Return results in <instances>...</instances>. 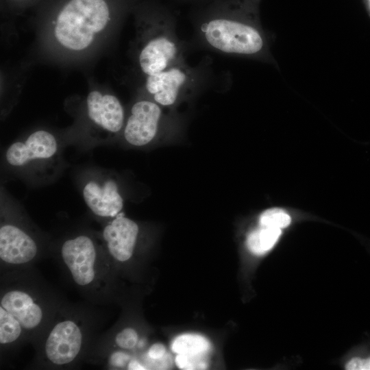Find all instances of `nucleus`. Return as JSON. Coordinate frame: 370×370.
<instances>
[{
  "mask_svg": "<svg viewBox=\"0 0 370 370\" xmlns=\"http://www.w3.org/2000/svg\"><path fill=\"white\" fill-rule=\"evenodd\" d=\"M110 22L105 0H69L43 30V38L55 54L80 57L90 53L106 36Z\"/></svg>",
  "mask_w": 370,
  "mask_h": 370,
  "instance_id": "obj_1",
  "label": "nucleus"
},
{
  "mask_svg": "<svg viewBox=\"0 0 370 370\" xmlns=\"http://www.w3.org/2000/svg\"><path fill=\"white\" fill-rule=\"evenodd\" d=\"M59 147L53 133L36 130L12 143L5 152V161L8 167L18 173H42L58 162Z\"/></svg>",
  "mask_w": 370,
  "mask_h": 370,
  "instance_id": "obj_2",
  "label": "nucleus"
},
{
  "mask_svg": "<svg viewBox=\"0 0 370 370\" xmlns=\"http://www.w3.org/2000/svg\"><path fill=\"white\" fill-rule=\"evenodd\" d=\"M125 111L120 100L106 90H90L84 103L82 126L85 134L95 142L108 141L122 132Z\"/></svg>",
  "mask_w": 370,
  "mask_h": 370,
  "instance_id": "obj_3",
  "label": "nucleus"
},
{
  "mask_svg": "<svg viewBox=\"0 0 370 370\" xmlns=\"http://www.w3.org/2000/svg\"><path fill=\"white\" fill-rule=\"evenodd\" d=\"M204 39L220 52L251 55L260 51L263 39L254 27L234 20L219 18L202 24Z\"/></svg>",
  "mask_w": 370,
  "mask_h": 370,
  "instance_id": "obj_4",
  "label": "nucleus"
},
{
  "mask_svg": "<svg viewBox=\"0 0 370 370\" xmlns=\"http://www.w3.org/2000/svg\"><path fill=\"white\" fill-rule=\"evenodd\" d=\"M136 62L140 72L151 75L182 62L180 45L169 29H138Z\"/></svg>",
  "mask_w": 370,
  "mask_h": 370,
  "instance_id": "obj_5",
  "label": "nucleus"
},
{
  "mask_svg": "<svg viewBox=\"0 0 370 370\" xmlns=\"http://www.w3.org/2000/svg\"><path fill=\"white\" fill-rule=\"evenodd\" d=\"M84 201L91 212L102 218H114L123 208L124 201L115 180L107 173L88 175L82 186Z\"/></svg>",
  "mask_w": 370,
  "mask_h": 370,
  "instance_id": "obj_6",
  "label": "nucleus"
},
{
  "mask_svg": "<svg viewBox=\"0 0 370 370\" xmlns=\"http://www.w3.org/2000/svg\"><path fill=\"white\" fill-rule=\"evenodd\" d=\"M162 116L160 106L149 99H141L132 105L122 131L125 140L134 147H143L156 136Z\"/></svg>",
  "mask_w": 370,
  "mask_h": 370,
  "instance_id": "obj_7",
  "label": "nucleus"
},
{
  "mask_svg": "<svg viewBox=\"0 0 370 370\" xmlns=\"http://www.w3.org/2000/svg\"><path fill=\"white\" fill-rule=\"evenodd\" d=\"M193 75L184 63L145 77L144 88L151 99L160 106L175 104L180 95L191 85Z\"/></svg>",
  "mask_w": 370,
  "mask_h": 370,
  "instance_id": "obj_8",
  "label": "nucleus"
},
{
  "mask_svg": "<svg viewBox=\"0 0 370 370\" xmlns=\"http://www.w3.org/2000/svg\"><path fill=\"white\" fill-rule=\"evenodd\" d=\"M61 254L76 284L86 286L95 277L96 245L86 235L66 240L62 245Z\"/></svg>",
  "mask_w": 370,
  "mask_h": 370,
  "instance_id": "obj_9",
  "label": "nucleus"
},
{
  "mask_svg": "<svg viewBox=\"0 0 370 370\" xmlns=\"http://www.w3.org/2000/svg\"><path fill=\"white\" fill-rule=\"evenodd\" d=\"M82 335L77 325L71 320L57 323L49 333L45 354L53 364L64 365L73 361L79 353Z\"/></svg>",
  "mask_w": 370,
  "mask_h": 370,
  "instance_id": "obj_10",
  "label": "nucleus"
},
{
  "mask_svg": "<svg viewBox=\"0 0 370 370\" xmlns=\"http://www.w3.org/2000/svg\"><path fill=\"white\" fill-rule=\"evenodd\" d=\"M138 233L137 223L120 212L106 225L102 236L110 254L119 262H125L133 255Z\"/></svg>",
  "mask_w": 370,
  "mask_h": 370,
  "instance_id": "obj_11",
  "label": "nucleus"
},
{
  "mask_svg": "<svg viewBox=\"0 0 370 370\" xmlns=\"http://www.w3.org/2000/svg\"><path fill=\"white\" fill-rule=\"evenodd\" d=\"M38 247L34 239L19 226L10 223L0 227V258L7 263L18 264L31 261Z\"/></svg>",
  "mask_w": 370,
  "mask_h": 370,
  "instance_id": "obj_12",
  "label": "nucleus"
},
{
  "mask_svg": "<svg viewBox=\"0 0 370 370\" xmlns=\"http://www.w3.org/2000/svg\"><path fill=\"white\" fill-rule=\"evenodd\" d=\"M11 313L25 329L37 327L42 319V311L27 293L14 290L7 292L1 299V306Z\"/></svg>",
  "mask_w": 370,
  "mask_h": 370,
  "instance_id": "obj_13",
  "label": "nucleus"
},
{
  "mask_svg": "<svg viewBox=\"0 0 370 370\" xmlns=\"http://www.w3.org/2000/svg\"><path fill=\"white\" fill-rule=\"evenodd\" d=\"M280 234V228L260 225L248 235L247 248L254 254H264L274 246Z\"/></svg>",
  "mask_w": 370,
  "mask_h": 370,
  "instance_id": "obj_14",
  "label": "nucleus"
},
{
  "mask_svg": "<svg viewBox=\"0 0 370 370\" xmlns=\"http://www.w3.org/2000/svg\"><path fill=\"white\" fill-rule=\"evenodd\" d=\"M171 348L177 354L206 355L210 349V344L201 335L185 334L174 339Z\"/></svg>",
  "mask_w": 370,
  "mask_h": 370,
  "instance_id": "obj_15",
  "label": "nucleus"
},
{
  "mask_svg": "<svg viewBox=\"0 0 370 370\" xmlns=\"http://www.w3.org/2000/svg\"><path fill=\"white\" fill-rule=\"evenodd\" d=\"M22 325L11 313L0 306V343L8 344L21 335Z\"/></svg>",
  "mask_w": 370,
  "mask_h": 370,
  "instance_id": "obj_16",
  "label": "nucleus"
},
{
  "mask_svg": "<svg viewBox=\"0 0 370 370\" xmlns=\"http://www.w3.org/2000/svg\"><path fill=\"white\" fill-rule=\"evenodd\" d=\"M262 226L284 228L291 223L290 216L280 208H271L262 213L259 219Z\"/></svg>",
  "mask_w": 370,
  "mask_h": 370,
  "instance_id": "obj_17",
  "label": "nucleus"
},
{
  "mask_svg": "<svg viewBox=\"0 0 370 370\" xmlns=\"http://www.w3.org/2000/svg\"><path fill=\"white\" fill-rule=\"evenodd\" d=\"M205 356L177 354L175 358V363L181 369H205L207 368Z\"/></svg>",
  "mask_w": 370,
  "mask_h": 370,
  "instance_id": "obj_18",
  "label": "nucleus"
},
{
  "mask_svg": "<svg viewBox=\"0 0 370 370\" xmlns=\"http://www.w3.org/2000/svg\"><path fill=\"white\" fill-rule=\"evenodd\" d=\"M138 341V334L131 328L123 329L115 338L116 345L125 349H131L135 347Z\"/></svg>",
  "mask_w": 370,
  "mask_h": 370,
  "instance_id": "obj_19",
  "label": "nucleus"
},
{
  "mask_svg": "<svg viewBox=\"0 0 370 370\" xmlns=\"http://www.w3.org/2000/svg\"><path fill=\"white\" fill-rule=\"evenodd\" d=\"M348 370H370V358L362 359L354 358L346 365Z\"/></svg>",
  "mask_w": 370,
  "mask_h": 370,
  "instance_id": "obj_20",
  "label": "nucleus"
},
{
  "mask_svg": "<svg viewBox=\"0 0 370 370\" xmlns=\"http://www.w3.org/2000/svg\"><path fill=\"white\" fill-rule=\"evenodd\" d=\"M166 354V348L161 343L153 344L149 349L148 356L154 360H160Z\"/></svg>",
  "mask_w": 370,
  "mask_h": 370,
  "instance_id": "obj_21",
  "label": "nucleus"
},
{
  "mask_svg": "<svg viewBox=\"0 0 370 370\" xmlns=\"http://www.w3.org/2000/svg\"><path fill=\"white\" fill-rule=\"evenodd\" d=\"M129 361V355L123 352H116L110 358V362L114 367H124Z\"/></svg>",
  "mask_w": 370,
  "mask_h": 370,
  "instance_id": "obj_22",
  "label": "nucleus"
},
{
  "mask_svg": "<svg viewBox=\"0 0 370 370\" xmlns=\"http://www.w3.org/2000/svg\"><path fill=\"white\" fill-rule=\"evenodd\" d=\"M128 369H133V370H140V369H145L146 368L144 366H143L140 363H139L138 361L132 360L129 362Z\"/></svg>",
  "mask_w": 370,
  "mask_h": 370,
  "instance_id": "obj_23",
  "label": "nucleus"
}]
</instances>
